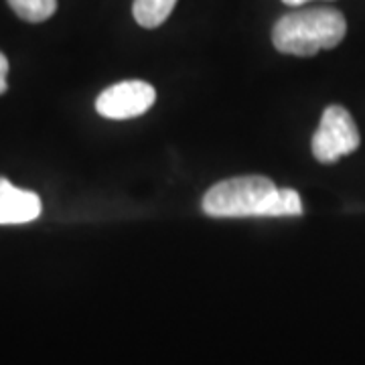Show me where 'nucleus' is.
Listing matches in <instances>:
<instances>
[{
  "instance_id": "0eeeda50",
  "label": "nucleus",
  "mask_w": 365,
  "mask_h": 365,
  "mask_svg": "<svg viewBox=\"0 0 365 365\" xmlns=\"http://www.w3.org/2000/svg\"><path fill=\"white\" fill-rule=\"evenodd\" d=\"M9 4L26 23H43L57 11V0H9Z\"/></svg>"
},
{
  "instance_id": "1a4fd4ad",
  "label": "nucleus",
  "mask_w": 365,
  "mask_h": 365,
  "mask_svg": "<svg viewBox=\"0 0 365 365\" xmlns=\"http://www.w3.org/2000/svg\"><path fill=\"white\" fill-rule=\"evenodd\" d=\"M284 4L288 6H300V4H307V2H311V0H282Z\"/></svg>"
},
{
  "instance_id": "7ed1b4c3",
  "label": "nucleus",
  "mask_w": 365,
  "mask_h": 365,
  "mask_svg": "<svg viewBox=\"0 0 365 365\" xmlns=\"http://www.w3.org/2000/svg\"><path fill=\"white\" fill-rule=\"evenodd\" d=\"M361 136L351 114L343 106H329L313 136V155L319 163L331 165L359 148Z\"/></svg>"
},
{
  "instance_id": "20e7f679",
  "label": "nucleus",
  "mask_w": 365,
  "mask_h": 365,
  "mask_svg": "<svg viewBox=\"0 0 365 365\" xmlns=\"http://www.w3.org/2000/svg\"><path fill=\"white\" fill-rule=\"evenodd\" d=\"M157 100V91L146 81H120L116 86H110L100 93L96 100L98 114L110 120H128V118L143 116L148 112Z\"/></svg>"
},
{
  "instance_id": "f03ea898",
  "label": "nucleus",
  "mask_w": 365,
  "mask_h": 365,
  "mask_svg": "<svg viewBox=\"0 0 365 365\" xmlns=\"http://www.w3.org/2000/svg\"><path fill=\"white\" fill-rule=\"evenodd\" d=\"M278 191L266 177H235L209 189L203 211L209 217H276Z\"/></svg>"
},
{
  "instance_id": "6e6552de",
  "label": "nucleus",
  "mask_w": 365,
  "mask_h": 365,
  "mask_svg": "<svg viewBox=\"0 0 365 365\" xmlns=\"http://www.w3.org/2000/svg\"><path fill=\"white\" fill-rule=\"evenodd\" d=\"M6 73H9V59L0 53V93L6 91Z\"/></svg>"
},
{
  "instance_id": "39448f33",
  "label": "nucleus",
  "mask_w": 365,
  "mask_h": 365,
  "mask_svg": "<svg viewBox=\"0 0 365 365\" xmlns=\"http://www.w3.org/2000/svg\"><path fill=\"white\" fill-rule=\"evenodd\" d=\"M41 215V199L33 191H23L0 179V225L29 223Z\"/></svg>"
},
{
  "instance_id": "f257e3e1",
  "label": "nucleus",
  "mask_w": 365,
  "mask_h": 365,
  "mask_svg": "<svg viewBox=\"0 0 365 365\" xmlns=\"http://www.w3.org/2000/svg\"><path fill=\"white\" fill-rule=\"evenodd\" d=\"M347 33V21L337 9L319 6L284 14L272 29L274 47L284 55L313 57L333 49Z\"/></svg>"
},
{
  "instance_id": "423d86ee",
  "label": "nucleus",
  "mask_w": 365,
  "mask_h": 365,
  "mask_svg": "<svg viewBox=\"0 0 365 365\" xmlns=\"http://www.w3.org/2000/svg\"><path fill=\"white\" fill-rule=\"evenodd\" d=\"M175 4L177 0H134L132 14L144 29H157L169 19Z\"/></svg>"
}]
</instances>
